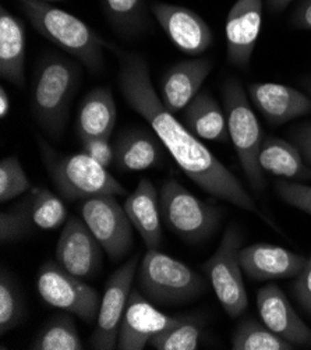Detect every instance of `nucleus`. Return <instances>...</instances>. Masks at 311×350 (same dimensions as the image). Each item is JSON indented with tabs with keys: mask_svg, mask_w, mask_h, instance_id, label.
<instances>
[{
	"mask_svg": "<svg viewBox=\"0 0 311 350\" xmlns=\"http://www.w3.org/2000/svg\"><path fill=\"white\" fill-rule=\"evenodd\" d=\"M118 53L120 56L118 85L123 98L133 111L146 119L186 176L205 193L268 222L241 182L163 107L154 90L147 60L137 53L119 51Z\"/></svg>",
	"mask_w": 311,
	"mask_h": 350,
	"instance_id": "obj_1",
	"label": "nucleus"
},
{
	"mask_svg": "<svg viewBox=\"0 0 311 350\" xmlns=\"http://www.w3.org/2000/svg\"><path fill=\"white\" fill-rule=\"evenodd\" d=\"M33 29L53 45L76 57L91 73L102 72L103 49L118 52L115 45L103 40L88 24L72 13L55 8L44 0H17Z\"/></svg>",
	"mask_w": 311,
	"mask_h": 350,
	"instance_id": "obj_2",
	"label": "nucleus"
},
{
	"mask_svg": "<svg viewBox=\"0 0 311 350\" xmlns=\"http://www.w3.org/2000/svg\"><path fill=\"white\" fill-rule=\"evenodd\" d=\"M80 80L79 64L60 55L45 56L37 67L31 91V109L40 126L55 139L63 135Z\"/></svg>",
	"mask_w": 311,
	"mask_h": 350,
	"instance_id": "obj_3",
	"label": "nucleus"
},
{
	"mask_svg": "<svg viewBox=\"0 0 311 350\" xmlns=\"http://www.w3.org/2000/svg\"><path fill=\"white\" fill-rule=\"evenodd\" d=\"M42 163L67 202L88 200L98 196H126L127 190L107 170L84 152L62 154L38 137Z\"/></svg>",
	"mask_w": 311,
	"mask_h": 350,
	"instance_id": "obj_4",
	"label": "nucleus"
},
{
	"mask_svg": "<svg viewBox=\"0 0 311 350\" xmlns=\"http://www.w3.org/2000/svg\"><path fill=\"white\" fill-rule=\"evenodd\" d=\"M140 292L154 304L178 306L198 299L206 289L204 278L185 262L150 249L137 268Z\"/></svg>",
	"mask_w": 311,
	"mask_h": 350,
	"instance_id": "obj_5",
	"label": "nucleus"
},
{
	"mask_svg": "<svg viewBox=\"0 0 311 350\" xmlns=\"http://www.w3.org/2000/svg\"><path fill=\"white\" fill-rule=\"evenodd\" d=\"M222 96L230 142L250 187L261 193L265 189V179L258 162L260 148L264 142L260 122L252 109L247 92L239 80L228 79L222 87Z\"/></svg>",
	"mask_w": 311,
	"mask_h": 350,
	"instance_id": "obj_6",
	"label": "nucleus"
},
{
	"mask_svg": "<svg viewBox=\"0 0 311 350\" xmlns=\"http://www.w3.org/2000/svg\"><path fill=\"white\" fill-rule=\"evenodd\" d=\"M159 204L165 225L189 243L210 239L222 219V211L217 205L197 198L174 179L163 183Z\"/></svg>",
	"mask_w": 311,
	"mask_h": 350,
	"instance_id": "obj_7",
	"label": "nucleus"
},
{
	"mask_svg": "<svg viewBox=\"0 0 311 350\" xmlns=\"http://www.w3.org/2000/svg\"><path fill=\"white\" fill-rule=\"evenodd\" d=\"M243 244L236 225L228 226L217 252L202 268L210 278L211 286L224 310L230 319H237L249 306V296L243 281V268L240 264V249Z\"/></svg>",
	"mask_w": 311,
	"mask_h": 350,
	"instance_id": "obj_8",
	"label": "nucleus"
},
{
	"mask_svg": "<svg viewBox=\"0 0 311 350\" xmlns=\"http://www.w3.org/2000/svg\"><path fill=\"white\" fill-rule=\"evenodd\" d=\"M37 288L49 306L72 312L88 324L96 323L100 306L99 293L83 282L81 278L66 271L57 261H46L41 265Z\"/></svg>",
	"mask_w": 311,
	"mask_h": 350,
	"instance_id": "obj_9",
	"label": "nucleus"
},
{
	"mask_svg": "<svg viewBox=\"0 0 311 350\" xmlns=\"http://www.w3.org/2000/svg\"><path fill=\"white\" fill-rule=\"evenodd\" d=\"M116 196H98L84 200L81 218L100 243L109 258L118 261L129 254L133 246V224L124 205Z\"/></svg>",
	"mask_w": 311,
	"mask_h": 350,
	"instance_id": "obj_10",
	"label": "nucleus"
},
{
	"mask_svg": "<svg viewBox=\"0 0 311 350\" xmlns=\"http://www.w3.org/2000/svg\"><path fill=\"white\" fill-rule=\"evenodd\" d=\"M138 262H140V254L133 256L107 281L100 299L96 325L90 340L92 349L112 350L116 347L120 323L131 293Z\"/></svg>",
	"mask_w": 311,
	"mask_h": 350,
	"instance_id": "obj_11",
	"label": "nucleus"
},
{
	"mask_svg": "<svg viewBox=\"0 0 311 350\" xmlns=\"http://www.w3.org/2000/svg\"><path fill=\"white\" fill-rule=\"evenodd\" d=\"M185 317L166 316L155 308L140 291H131L120 323L116 349L143 350L154 335L174 327Z\"/></svg>",
	"mask_w": 311,
	"mask_h": 350,
	"instance_id": "obj_12",
	"label": "nucleus"
},
{
	"mask_svg": "<svg viewBox=\"0 0 311 350\" xmlns=\"http://www.w3.org/2000/svg\"><path fill=\"white\" fill-rule=\"evenodd\" d=\"M102 246L77 217H70L64 224L56 246V261L66 271L81 278L95 276L102 267Z\"/></svg>",
	"mask_w": 311,
	"mask_h": 350,
	"instance_id": "obj_13",
	"label": "nucleus"
},
{
	"mask_svg": "<svg viewBox=\"0 0 311 350\" xmlns=\"http://www.w3.org/2000/svg\"><path fill=\"white\" fill-rule=\"evenodd\" d=\"M151 10L174 45L190 56H198L213 44L214 35L204 18L182 6L155 2Z\"/></svg>",
	"mask_w": 311,
	"mask_h": 350,
	"instance_id": "obj_14",
	"label": "nucleus"
},
{
	"mask_svg": "<svg viewBox=\"0 0 311 350\" xmlns=\"http://www.w3.org/2000/svg\"><path fill=\"white\" fill-rule=\"evenodd\" d=\"M262 0H236L228 13L226 55L228 62L247 70L254 52L262 21Z\"/></svg>",
	"mask_w": 311,
	"mask_h": 350,
	"instance_id": "obj_15",
	"label": "nucleus"
},
{
	"mask_svg": "<svg viewBox=\"0 0 311 350\" xmlns=\"http://www.w3.org/2000/svg\"><path fill=\"white\" fill-rule=\"evenodd\" d=\"M239 257L243 272L257 282L297 276L308 261L306 256L268 243L241 247Z\"/></svg>",
	"mask_w": 311,
	"mask_h": 350,
	"instance_id": "obj_16",
	"label": "nucleus"
},
{
	"mask_svg": "<svg viewBox=\"0 0 311 350\" xmlns=\"http://www.w3.org/2000/svg\"><path fill=\"white\" fill-rule=\"evenodd\" d=\"M261 321L278 336L295 346L311 345V328L299 317L286 295L275 284H268L257 293Z\"/></svg>",
	"mask_w": 311,
	"mask_h": 350,
	"instance_id": "obj_17",
	"label": "nucleus"
},
{
	"mask_svg": "<svg viewBox=\"0 0 311 350\" xmlns=\"http://www.w3.org/2000/svg\"><path fill=\"white\" fill-rule=\"evenodd\" d=\"M247 94L257 111L271 126H282L311 112V96L275 83H253Z\"/></svg>",
	"mask_w": 311,
	"mask_h": 350,
	"instance_id": "obj_18",
	"label": "nucleus"
},
{
	"mask_svg": "<svg viewBox=\"0 0 311 350\" xmlns=\"http://www.w3.org/2000/svg\"><path fill=\"white\" fill-rule=\"evenodd\" d=\"M210 59L195 57L172 66L161 80V100L170 113H179L201 91V85L210 76Z\"/></svg>",
	"mask_w": 311,
	"mask_h": 350,
	"instance_id": "obj_19",
	"label": "nucleus"
},
{
	"mask_svg": "<svg viewBox=\"0 0 311 350\" xmlns=\"http://www.w3.org/2000/svg\"><path fill=\"white\" fill-rule=\"evenodd\" d=\"M127 217L147 249H159L162 244V215L159 194L148 179H141L124 201Z\"/></svg>",
	"mask_w": 311,
	"mask_h": 350,
	"instance_id": "obj_20",
	"label": "nucleus"
},
{
	"mask_svg": "<svg viewBox=\"0 0 311 350\" xmlns=\"http://www.w3.org/2000/svg\"><path fill=\"white\" fill-rule=\"evenodd\" d=\"M161 139L146 129H131L115 142V167L120 172H141L158 166L162 161Z\"/></svg>",
	"mask_w": 311,
	"mask_h": 350,
	"instance_id": "obj_21",
	"label": "nucleus"
},
{
	"mask_svg": "<svg viewBox=\"0 0 311 350\" xmlns=\"http://www.w3.org/2000/svg\"><path fill=\"white\" fill-rule=\"evenodd\" d=\"M25 25L8 12L0 9V76L9 83L25 87Z\"/></svg>",
	"mask_w": 311,
	"mask_h": 350,
	"instance_id": "obj_22",
	"label": "nucleus"
},
{
	"mask_svg": "<svg viewBox=\"0 0 311 350\" xmlns=\"http://www.w3.org/2000/svg\"><path fill=\"white\" fill-rule=\"evenodd\" d=\"M116 102L109 87L94 88L79 111L76 131L80 142L87 138H111L116 124Z\"/></svg>",
	"mask_w": 311,
	"mask_h": 350,
	"instance_id": "obj_23",
	"label": "nucleus"
},
{
	"mask_svg": "<svg viewBox=\"0 0 311 350\" xmlns=\"http://www.w3.org/2000/svg\"><path fill=\"white\" fill-rule=\"evenodd\" d=\"M183 124L198 138L228 143L226 115L208 91H200L182 112Z\"/></svg>",
	"mask_w": 311,
	"mask_h": 350,
	"instance_id": "obj_24",
	"label": "nucleus"
},
{
	"mask_svg": "<svg viewBox=\"0 0 311 350\" xmlns=\"http://www.w3.org/2000/svg\"><path fill=\"white\" fill-rule=\"evenodd\" d=\"M258 162L262 172L276 178L293 180L311 179V169L304 162L297 147L275 135L264 137Z\"/></svg>",
	"mask_w": 311,
	"mask_h": 350,
	"instance_id": "obj_25",
	"label": "nucleus"
},
{
	"mask_svg": "<svg viewBox=\"0 0 311 350\" xmlns=\"http://www.w3.org/2000/svg\"><path fill=\"white\" fill-rule=\"evenodd\" d=\"M100 5L113 31L126 40L140 37L148 17L146 0H100Z\"/></svg>",
	"mask_w": 311,
	"mask_h": 350,
	"instance_id": "obj_26",
	"label": "nucleus"
},
{
	"mask_svg": "<svg viewBox=\"0 0 311 350\" xmlns=\"http://www.w3.org/2000/svg\"><path fill=\"white\" fill-rule=\"evenodd\" d=\"M21 204L36 229L53 230L68 217L64 201L44 187H32Z\"/></svg>",
	"mask_w": 311,
	"mask_h": 350,
	"instance_id": "obj_27",
	"label": "nucleus"
},
{
	"mask_svg": "<svg viewBox=\"0 0 311 350\" xmlns=\"http://www.w3.org/2000/svg\"><path fill=\"white\" fill-rule=\"evenodd\" d=\"M32 350H81L84 345L72 317L57 316L49 320L29 345Z\"/></svg>",
	"mask_w": 311,
	"mask_h": 350,
	"instance_id": "obj_28",
	"label": "nucleus"
},
{
	"mask_svg": "<svg viewBox=\"0 0 311 350\" xmlns=\"http://www.w3.org/2000/svg\"><path fill=\"white\" fill-rule=\"evenodd\" d=\"M233 350H293L295 345L272 332L264 323L245 320L232 335Z\"/></svg>",
	"mask_w": 311,
	"mask_h": 350,
	"instance_id": "obj_29",
	"label": "nucleus"
},
{
	"mask_svg": "<svg viewBox=\"0 0 311 350\" xmlns=\"http://www.w3.org/2000/svg\"><path fill=\"white\" fill-rule=\"evenodd\" d=\"M204 329V320L198 316H186L150 339V346L157 350H195L198 349Z\"/></svg>",
	"mask_w": 311,
	"mask_h": 350,
	"instance_id": "obj_30",
	"label": "nucleus"
},
{
	"mask_svg": "<svg viewBox=\"0 0 311 350\" xmlns=\"http://www.w3.org/2000/svg\"><path fill=\"white\" fill-rule=\"evenodd\" d=\"M25 316V306L18 285L13 276L0 272V334L5 335L20 325Z\"/></svg>",
	"mask_w": 311,
	"mask_h": 350,
	"instance_id": "obj_31",
	"label": "nucleus"
},
{
	"mask_svg": "<svg viewBox=\"0 0 311 350\" xmlns=\"http://www.w3.org/2000/svg\"><path fill=\"white\" fill-rule=\"evenodd\" d=\"M31 189L21 162L16 157L3 158L0 162V201L9 202Z\"/></svg>",
	"mask_w": 311,
	"mask_h": 350,
	"instance_id": "obj_32",
	"label": "nucleus"
},
{
	"mask_svg": "<svg viewBox=\"0 0 311 350\" xmlns=\"http://www.w3.org/2000/svg\"><path fill=\"white\" fill-rule=\"evenodd\" d=\"M28 214L21 201L16 204L9 211L0 214V241L3 244L17 243L28 237L33 232Z\"/></svg>",
	"mask_w": 311,
	"mask_h": 350,
	"instance_id": "obj_33",
	"label": "nucleus"
},
{
	"mask_svg": "<svg viewBox=\"0 0 311 350\" xmlns=\"http://www.w3.org/2000/svg\"><path fill=\"white\" fill-rule=\"evenodd\" d=\"M275 190L288 205L311 217V186L290 180H276Z\"/></svg>",
	"mask_w": 311,
	"mask_h": 350,
	"instance_id": "obj_34",
	"label": "nucleus"
},
{
	"mask_svg": "<svg viewBox=\"0 0 311 350\" xmlns=\"http://www.w3.org/2000/svg\"><path fill=\"white\" fill-rule=\"evenodd\" d=\"M81 152L91 157L102 166L109 167L115 162V146L111 144L109 138H87L81 142Z\"/></svg>",
	"mask_w": 311,
	"mask_h": 350,
	"instance_id": "obj_35",
	"label": "nucleus"
},
{
	"mask_svg": "<svg viewBox=\"0 0 311 350\" xmlns=\"http://www.w3.org/2000/svg\"><path fill=\"white\" fill-rule=\"evenodd\" d=\"M293 296L299 301V304L311 314V254L303 271L297 275L293 286Z\"/></svg>",
	"mask_w": 311,
	"mask_h": 350,
	"instance_id": "obj_36",
	"label": "nucleus"
},
{
	"mask_svg": "<svg viewBox=\"0 0 311 350\" xmlns=\"http://www.w3.org/2000/svg\"><path fill=\"white\" fill-rule=\"evenodd\" d=\"M292 143L300 151L304 162L311 166V122L296 126L289 133Z\"/></svg>",
	"mask_w": 311,
	"mask_h": 350,
	"instance_id": "obj_37",
	"label": "nucleus"
},
{
	"mask_svg": "<svg viewBox=\"0 0 311 350\" xmlns=\"http://www.w3.org/2000/svg\"><path fill=\"white\" fill-rule=\"evenodd\" d=\"M292 24L296 28L311 31V0H300L292 13Z\"/></svg>",
	"mask_w": 311,
	"mask_h": 350,
	"instance_id": "obj_38",
	"label": "nucleus"
},
{
	"mask_svg": "<svg viewBox=\"0 0 311 350\" xmlns=\"http://www.w3.org/2000/svg\"><path fill=\"white\" fill-rule=\"evenodd\" d=\"M293 0H265V9L271 14L282 13Z\"/></svg>",
	"mask_w": 311,
	"mask_h": 350,
	"instance_id": "obj_39",
	"label": "nucleus"
},
{
	"mask_svg": "<svg viewBox=\"0 0 311 350\" xmlns=\"http://www.w3.org/2000/svg\"><path fill=\"white\" fill-rule=\"evenodd\" d=\"M10 98L5 90V87H0V118L5 119L10 112Z\"/></svg>",
	"mask_w": 311,
	"mask_h": 350,
	"instance_id": "obj_40",
	"label": "nucleus"
},
{
	"mask_svg": "<svg viewBox=\"0 0 311 350\" xmlns=\"http://www.w3.org/2000/svg\"><path fill=\"white\" fill-rule=\"evenodd\" d=\"M303 85L306 87V90L308 91V94H310V96H311V79H306V80L303 81Z\"/></svg>",
	"mask_w": 311,
	"mask_h": 350,
	"instance_id": "obj_41",
	"label": "nucleus"
},
{
	"mask_svg": "<svg viewBox=\"0 0 311 350\" xmlns=\"http://www.w3.org/2000/svg\"><path fill=\"white\" fill-rule=\"evenodd\" d=\"M44 2L49 3V2H60V0H44Z\"/></svg>",
	"mask_w": 311,
	"mask_h": 350,
	"instance_id": "obj_42",
	"label": "nucleus"
}]
</instances>
